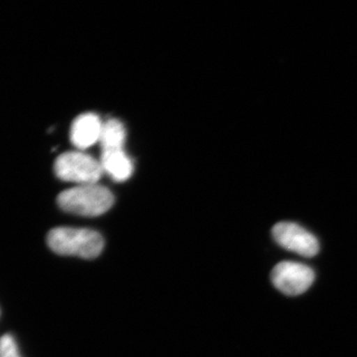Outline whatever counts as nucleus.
Segmentation results:
<instances>
[{
    "instance_id": "1a4fd4ad",
    "label": "nucleus",
    "mask_w": 357,
    "mask_h": 357,
    "mask_svg": "<svg viewBox=\"0 0 357 357\" xmlns=\"http://www.w3.org/2000/svg\"><path fill=\"white\" fill-rule=\"evenodd\" d=\"M0 357H21L13 335H4L0 338Z\"/></svg>"
},
{
    "instance_id": "39448f33",
    "label": "nucleus",
    "mask_w": 357,
    "mask_h": 357,
    "mask_svg": "<svg viewBox=\"0 0 357 357\" xmlns=\"http://www.w3.org/2000/svg\"><path fill=\"white\" fill-rule=\"evenodd\" d=\"M272 236L282 248L304 257H312L319 250L317 237L295 222H281L272 229Z\"/></svg>"
},
{
    "instance_id": "6e6552de",
    "label": "nucleus",
    "mask_w": 357,
    "mask_h": 357,
    "mask_svg": "<svg viewBox=\"0 0 357 357\" xmlns=\"http://www.w3.org/2000/svg\"><path fill=\"white\" fill-rule=\"evenodd\" d=\"M126 139V130L119 119H110L103 122L100 144L102 151L123 149Z\"/></svg>"
},
{
    "instance_id": "f257e3e1",
    "label": "nucleus",
    "mask_w": 357,
    "mask_h": 357,
    "mask_svg": "<svg viewBox=\"0 0 357 357\" xmlns=\"http://www.w3.org/2000/svg\"><path fill=\"white\" fill-rule=\"evenodd\" d=\"M49 248L63 256H76L84 259H93L102 252L105 239L100 232L77 227H56L48 234Z\"/></svg>"
},
{
    "instance_id": "0eeeda50",
    "label": "nucleus",
    "mask_w": 357,
    "mask_h": 357,
    "mask_svg": "<svg viewBox=\"0 0 357 357\" xmlns=\"http://www.w3.org/2000/svg\"><path fill=\"white\" fill-rule=\"evenodd\" d=\"M100 165L102 171L116 182H124L132 176L134 165L123 149L102 151Z\"/></svg>"
},
{
    "instance_id": "20e7f679",
    "label": "nucleus",
    "mask_w": 357,
    "mask_h": 357,
    "mask_svg": "<svg viewBox=\"0 0 357 357\" xmlns=\"http://www.w3.org/2000/svg\"><path fill=\"white\" fill-rule=\"evenodd\" d=\"M314 277L312 268L293 261H282L271 272V281L275 288L288 296L306 292L314 283Z\"/></svg>"
},
{
    "instance_id": "423d86ee",
    "label": "nucleus",
    "mask_w": 357,
    "mask_h": 357,
    "mask_svg": "<svg viewBox=\"0 0 357 357\" xmlns=\"http://www.w3.org/2000/svg\"><path fill=\"white\" fill-rule=\"evenodd\" d=\"M103 122L93 112L79 115L70 126V138L79 150H86L100 142Z\"/></svg>"
},
{
    "instance_id": "f03ea898",
    "label": "nucleus",
    "mask_w": 357,
    "mask_h": 357,
    "mask_svg": "<svg viewBox=\"0 0 357 357\" xmlns=\"http://www.w3.org/2000/svg\"><path fill=\"white\" fill-rule=\"evenodd\" d=\"M57 203L67 213L82 217H98L112 208L114 197L103 185H79L61 192Z\"/></svg>"
},
{
    "instance_id": "7ed1b4c3",
    "label": "nucleus",
    "mask_w": 357,
    "mask_h": 357,
    "mask_svg": "<svg viewBox=\"0 0 357 357\" xmlns=\"http://www.w3.org/2000/svg\"><path fill=\"white\" fill-rule=\"evenodd\" d=\"M54 170L60 180L77 185L98 184L103 173L100 160L79 150L61 154L56 159Z\"/></svg>"
}]
</instances>
